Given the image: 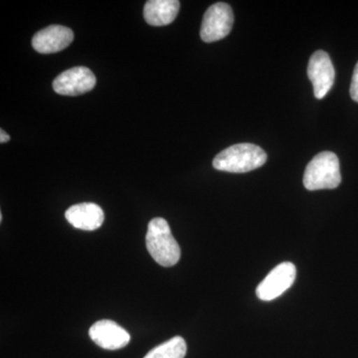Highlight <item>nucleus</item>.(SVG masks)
Masks as SVG:
<instances>
[{
  "instance_id": "nucleus-1",
  "label": "nucleus",
  "mask_w": 358,
  "mask_h": 358,
  "mask_svg": "<svg viewBox=\"0 0 358 358\" xmlns=\"http://www.w3.org/2000/svg\"><path fill=\"white\" fill-rule=\"evenodd\" d=\"M267 162V154L253 143H238L219 152L213 159L214 169L232 173L255 171Z\"/></svg>"
},
{
  "instance_id": "nucleus-2",
  "label": "nucleus",
  "mask_w": 358,
  "mask_h": 358,
  "mask_svg": "<svg viewBox=\"0 0 358 358\" xmlns=\"http://www.w3.org/2000/svg\"><path fill=\"white\" fill-rule=\"evenodd\" d=\"M145 242L150 256L162 267H173L178 263L180 247L174 239L166 219L159 217L150 220Z\"/></svg>"
},
{
  "instance_id": "nucleus-3",
  "label": "nucleus",
  "mask_w": 358,
  "mask_h": 358,
  "mask_svg": "<svg viewBox=\"0 0 358 358\" xmlns=\"http://www.w3.org/2000/svg\"><path fill=\"white\" fill-rule=\"evenodd\" d=\"M341 182V166L336 154L322 152L315 155L306 167L303 185L310 192L334 189Z\"/></svg>"
},
{
  "instance_id": "nucleus-4",
  "label": "nucleus",
  "mask_w": 358,
  "mask_h": 358,
  "mask_svg": "<svg viewBox=\"0 0 358 358\" xmlns=\"http://www.w3.org/2000/svg\"><path fill=\"white\" fill-rule=\"evenodd\" d=\"M234 15L230 6L218 2L207 9L202 21L200 36L206 43L225 38L232 29Z\"/></svg>"
},
{
  "instance_id": "nucleus-5",
  "label": "nucleus",
  "mask_w": 358,
  "mask_h": 358,
  "mask_svg": "<svg viewBox=\"0 0 358 358\" xmlns=\"http://www.w3.org/2000/svg\"><path fill=\"white\" fill-rule=\"evenodd\" d=\"M296 275V270L293 263L280 264L273 268L257 287V296L265 301L279 298L287 289L293 286Z\"/></svg>"
},
{
  "instance_id": "nucleus-6",
  "label": "nucleus",
  "mask_w": 358,
  "mask_h": 358,
  "mask_svg": "<svg viewBox=\"0 0 358 358\" xmlns=\"http://www.w3.org/2000/svg\"><path fill=\"white\" fill-rule=\"evenodd\" d=\"M308 76L313 86V94L319 100H322L334 82V68L329 54L324 51H317L310 59L308 66Z\"/></svg>"
},
{
  "instance_id": "nucleus-7",
  "label": "nucleus",
  "mask_w": 358,
  "mask_h": 358,
  "mask_svg": "<svg viewBox=\"0 0 358 358\" xmlns=\"http://www.w3.org/2000/svg\"><path fill=\"white\" fill-rule=\"evenodd\" d=\"M96 76L89 68L74 67L66 70L53 82L54 91L63 96H79L94 89Z\"/></svg>"
},
{
  "instance_id": "nucleus-8",
  "label": "nucleus",
  "mask_w": 358,
  "mask_h": 358,
  "mask_svg": "<svg viewBox=\"0 0 358 358\" xmlns=\"http://www.w3.org/2000/svg\"><path fill=\"white\" fill-rule=\"evenodd\" d=\"M89 336L96 345L108 350H121L131 341L128 331L110 320L95 322L90 327Z\"/></svg>"
},
{
  "instance_id": "nucleus-9",
  "label": "nucleus",
  "mask_w": 358,
  "mask_h": 358,
  "mask_svg": "<svg viewBox=\"0 0 358 358\" xmlns=\"http://www.w3.org/2000/svg\"><path fill=\"white\" fill-rule=\"evenodd\" d=\"M74 39V33L70 28L61 25H51L40 30L32 39V46L41 54L57 53L67 48Z\"/></svg>"
},
{
  "instance_id": "nucleus-10",
  "label": "nucleus",
  "mask_w": 358,
  "mask_h": 358,
  "mask_svg": "<svg viewBox=\"0 0 358 358\" xmlns=\"http://www.w3.org/2000/svg\"><path fill=\"white\" fill-rule=\"evenodd\" d=\"M71 225L77 229L94 231L102 226L105 214L96 203H80L71 206L65 213Z\"/></svg>"
},
{
  "instance_id": "nucleus-11",
  "label": "nucleus",
  "mask_w": 358,
  "mask_h": 358,
  "mask_svg": "<svg viewBox=\"0 0 358 358\" xmlns=\"http://www.w3.org/2000/svg\"><path fill=\"white\" fill-rule=\"evenodd\" d=\"M179 8L178 0H150L143 8V16L150 25L166 26L173 22Z\"/></svg>"
},
{
  "instance_id": "nucleus-12",
  "label": "nucleus",
  "mask_w": 358,
  "mask_h": 358,
  "mask_svg": "<svg viewBox=\"0 0 358 358\" xmlns=\"http://www.w3.org/2000/svg\"><path fill=\"white\" fill-rule=\"evenodd\" d=\"M187 345L181 336H174L166 343L152 348L143 358H185Z\"/></svg>"
},
{
  "instance_id": "nucleus-13",
  "label": "nucleus",
  "mask_w": 358,
  "mask_h": 358,
  "mask_svg": "<svg viewBox=\"0 0 358 358\" xmlns=\"http://www.w3.org/2000/svg\"><path fill=\"white\" fill-rule=\"evenodd\" d=\"M350 96L353 101L358 103V63L355 66V72H353L352 85H350Z\"/></svg>"
},
{
  "instance_id": "nucleus-14",
  "label": "nucleus",
  "mask_w": 358,
  "mask_h": 358,
  "mask_svg": "<svg viewBox=\"0 0 358 358\" xmlns=\"http://www.w3.org/2000/svg\"><path fill=\"white\" fill-rule=\"evenodd\" d=\"M9 140H10V136H9L3 129H0V143H6Z\"/></svg>"
}]
</instances>
